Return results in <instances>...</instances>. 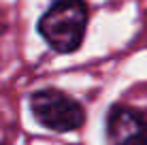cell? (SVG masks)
<instances>
[{"mask_svg": "<svg viewBox=\"0 0 147 145\" xmlns=\"http://www.w3.org/2000/svg\"><path fill=\"white\" fill-rule=\"evenodd\" d=\"M88 26V7L83 0H58L38 19V32L51 49L73 53L81 45Z\"/></svg>", "mask_w": 147, "mask_h": 145, "instance_id": "1", "label": "cell"}, {"mask_svg": "<svg viewBox=\"0 0 147 145\" xmlns=\"http://www.w3.org/2000/svg\"><path fill=\"white\" fill-rule=\"evenodd\" d=\"M30 111L40 126L55 132L77 130L85 119L83 107L58 90H40L30 96Z\"/></svg>", "mask_w": 147, "mask_h": 145, "instance_id": "2", "label": "cell"}, {"mask_svg": "<svg viewBox=\"0 0 147 145\" xmlns=\"http://www.w3.org/2000/svg\"><path fill=\"white\" fill-rule=\"evenodd\" d=\"M147 124L130 107H113L107 115V137L111 145H136L143 139Z\"/></svg>", "mask_w": 147, "mask_h": 145, "instance_id": "3", "label": "cell"}, {"mask_svg": "<svg viewBox=\"0 0 147 145\" xmlns=\"http://www.w3.org/2000/svg\"><path fill=\"white\" fill-rule=\"evenodd\" d=\"M141 145H147V139H145V141H143V143H141Z\"/></svg>", "mask_w": 147, "mask_h": 145, "instance_id": "4", "label": "cell"}]
</instances>
